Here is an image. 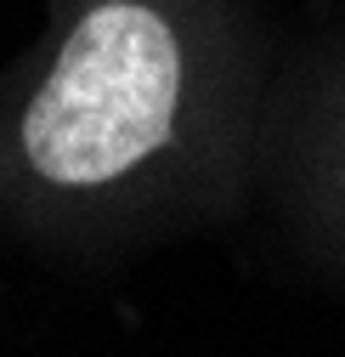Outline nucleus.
Instances as JSON below:
<instances>
[{
    "label": "nucleus",
    "mask_w": 345,
    "mask_h": 357,
    "mask_svg": "<svg viewBox=\"0 0 345 357\" xmlns=\"http://www.w3.org/2000/svg\"><path fill=\"white\" fill-rule=\"evenodd\" d=\"M182 91L176 40L147 6L91 12L29 102L23 148L46 182L91 188L131 170L170 137Z\"/></svg>",
    "instance_id": "obj_1"
}]
</instances>
